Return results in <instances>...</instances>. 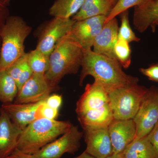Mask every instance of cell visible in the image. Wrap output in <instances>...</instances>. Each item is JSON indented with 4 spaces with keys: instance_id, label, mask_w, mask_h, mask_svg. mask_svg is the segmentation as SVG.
Segmentation results:
<instances>
[{
    "instance_id": "obj_1",
    "label": "cell",
    "mask_w": 158,
    "mask_h": 158,
    "mask_svg": "<svg viewBox=\"0 0 158 158\" xmlns=\"http://www.w3.org/2000/svg\"><path fill=\"white\" fill-rule=\"evenodd\" d=\"M83 57L79 85L82 86L86 77L91 76L107 91L138 84L137 77L126 73L117 60L94 52L91 49H83Z\"/></svg>"
},
{
    "instance_id": "obj_2",
    "label": "cell",
    "mask_w": 158,
    "mask_h": 158,
    "mask_svg": "<svg viewBox=\"0 0 158 158\" xmlns=\"http://www.w3.org/2000/svg\"><path fill=\"white\" fill-rule=\"evenodd\" d=\"M76 112L84 131L108 127L114 118L107 91L96 81L86 85Z\"/></svg>"
},
{
    "instance_id": "obj_3",
    "label": "cell",
    "mask_w": 158,
    "mask_h": 158,
    "mask_svg": "<svg viewBox=\"0 0 158 158\" xmlns=\"http://www.w3.org/2000/svg\"><path fill=\"white\" fill-rule=\"evenodd\" d=\"M83 57V49L67 34L57 43L50 55L49 66L44 74L55 90L65 76L77 73Z\"/></svg>"
},
{
    "instance_id": "obj_4",
    "label": "cell",
    "mask_w": 158,
    "mask_h": 158,
    "mask_svg": "<svg viewBox=\"0 0 158 158\" xmlns=\"http://www.w3.org/2000/svg\"><path fill=\"white\" fill-rule=\"evenodd\" d=\"M69 121L40 118L23 130L16 148L23 152L34 154L70 129Z\"/></svg>"
},
{
    "instance_id": "obj_5",
    "label": "cell",
    "mask_w": 158,
    "mask_h": 158,
    "mask_svg": "<svg viewBox=\"0 0 158 158\" xmlns=\"http://www.w3.org/2000/svg\"><path fill=\"white\" fill-rule=\"evenodd\" d=\"M31 27L19 16H9L0 33V70H6L24 56V43Z\"/></svg>"
},
{
    "instance_id": "obj_6",
    "label": "cell",
    "mask_w": 158,
    "mask_h": 158,
    "mask_svg": "<svg viewBox=\"0 0 158 158\" xmlns=\"http://www.w3.org/2000/svg\"><path fill=\"white\" fill-rule=\"evenodd\" d=\"M147 90L138 83L108 91L113 118L133 119Z\"/></svg>"
},
{
    "instance_id": "obj_7",
    "label": "cell",
    "mask_w": 158,
    "mask_h": 158,
    "mask_svg": "<svg viewBox=\"0 0 158 158\" xmlns=\"http://www.w3.org/2000/svg\"><path fill=\"white\" fill-rule=\"evenodd\" d=\"M136 125L135 139L147 136L158 122V88H148L135 116L133 118Z\"/></svg>"
},
{
    "instance_id": "obj_8",
    "label": "cell",
    "mask_w": 158,
    "mask_h": 158,
    "mask_svg": "<svg viewBox=\"0 0 158 158\" xmlns=\"http://www.w3.org/2000/svg\"><path fill=\"white\" fill-rule=\"evenodd\" d=\"M83 135L78 127L72 125L68 131L43 147L34 156L36 158H61L66 153L74 154L81 147L80 141Z\"/></svg>"
},
{
    "instance_id": "obj_9",
    "label": "cell",
    "mask_w": 158,
    "mask_h": 158,
    "mask_svg": "<svg viewBox=\"0 0 158 158\" xmlns=\"http://www.w3.org/2000/svg\"><path fill=\"white\" fill-rule=\"evenodd\" d=\"M75 22L72 18L54 17L43 29L36 48L50 56L57 43L68 34Z\"/></svg>"
},
{
    "instance_id": "obj_10",
    "label": "cell",
    "mask_w": 158,
    "mask_h": 158,
    "mask_svg": "<svg viewBox=\"0 0 158 158\" xmlns=\"http://www.w3.org/2000/svg\"><path fill=\"white\" fill-rule=\"evenodd\" d=\"M107 16H95L75 21L67 35L83 49H91L94 40L105 24Z\"/></svg>"
},
{
    "instance_id": "obj_11",
    "label": "cell",
    "mask_w": 158,
    "mask_h": 158,
    "mask_svg": "<svg viewBox=\"0 0 158 158\" xmlns=\"http://www.w3.org/2000/svg\"><path fill=\"white\" fill-rule=\"evenodd\" d=\"M55 90L44 74L34 73L19 90L13 103H34L45 100Z\"/></svg>"
},
{
    "instance_id": "obj_12",
    "label": "cell",
    "mask_w": 158,
    "mask_h": 158,
    "mask_svg": "<svg viewBox=\"0 0 158 158\" xmlns=\"http://www.w3.org/2000/svg\"><path fill=\"white\" fill-rule=\"evenodd\" d=\"M113 154H120L135 138L136 127L133 119L113 118L108 127Z\"/></svg>"
},
{
    "instance_id": "obj_13",
    "label": "cell",
    "mask_w": 158,
    "mask_h": 158,
    "mask_svg": "<svg viewBox=\"0 0 158 158\" xmlns=\"http://www.w3.org/2000/svg\"><path fill=\"white\" fill-rule=\"evenodd\" d=\"M86 152L96 158H106L113 153L108 127L84 130Z\"/></svg>"
},
{
    "instance_id": "obj_14",
    "label": "cell",
    "mask_w": 158,
    "mask_h": 158,
    "mask_svg": "<svg viewBox=\"0 0 158 158\" xmlns=\"http://www.w3.org/2000/svg\"><path fill=\"white\" fill-rule=\"evenodd\" d=\"M23 130L13 123L2 108L0 109V158H7L17 148Z\"/></svg>"
},
{
    "instance_id": "obj_15",
    "label": "cell",
    "mask_w": 158,
    "mask_h": 158,
    "mask_svg": "<svg viewBox=\"0 0 158 158\" xmlns=\"http://www.w3.org/2000/svg\"><path fill=\"white\" fill-rule=\"evenodd\" d=\"M118 22L116 18L105 23L94 40V52L116 60L114 48L118 39Z\"/></svg>"
},
{
    "instance_id": "obj_16",
    "label": "cell",
    "mask_w": 158,
    "mask_h": 158,
    "mask_svg": "<svg viewBox=\"0 0 158 158\" xmlns=\"http://www.w3.org/2000/svg\"><path fill=\"white\" fill-rule=\"evenodd\" d=\"M133 21L135 28L140 33L149 28L155 32L158 26V0H148L135 7Z\"/></svg>"
},
{
    "instance_id": "obj_17",
    "label": "cell",
    "mask_w": 158,
    "mask_h": 158,
    "mask_svg": "<svg viewBox=\"0 0 158 158\" xmlns=\"http://www.w3.org/2000/svg\"><path fill=\"white\" fill-rule=\"evenodd\" d=\"M42 101L34 103L17 104L12 102L3 104L2 108L11 121L23 130L36 120L35 113Z\"/></svg>"
},
{
    "instance_id": "obj_18",
    "label": "cell",
    "mask_w": 158,
    "mask_h": 158,
    "mask_svg": "<svg viewBox=\"0 0 158 158\" xmlns=\"http://www.w3.org/2000/svg\"><path fill=\"white\" fill-rule=\"evenodd\" d=\"M113 6L110 0H85L81 9L71 18L79 21L100 15L107 17Z\"/></svg>"
},
{
    "instance_id": "obj_19",
    "label": "cell",
    "mask_w": 158,
    "mask_h": 158,
    "mask_svg": "<svg viewBox=\"0 0 158 158\" xmlns=\"http://www.w3.org/2000/svg\"><path fill=\"white\" fill-rule=\"evenodd\" d=\"M120 154L123 158H155L147 136L135 139Z\"/></svg>"
},
{
    "instance_id": "obj_20",
    "label": "cell",
    "mask_w": 158,
    "mask_h": 158,
    "mask_svg": "<svg viewBox=\"0 0 158 158\" xmlns=\"http://www.w3.org/2000/svg\"><path fill=\"white\" fill-rule=\"evenodd\" d=\"M85 0H56L49 10L54 17L69 19L81 9Z\"/></svg>"
},
{
    "instance_id": "obj_21",
    "label": "cell",
    "mask_w": 158,
    "mask_h": 158,
    "mask_svg": "<svg viewBox=\"0 0 158 158\" xmlns=\"http://www.w3.org/2000/svg\"><path fill=\"white\" fill-rule=\"evenodd\" d=\"M18 93L16 82L6 70H0V102L12 103Z\"/></svg>"
},
{
    "instance_id": "obj_22",
    "label": "cell",
    "mask_w": 158,
    "mask_h": 158,
    "mask_svg": "<svg viewBox=\"0 0 158 158\" xmlns=\"http://www.w3.org/2000/svg\"><path fill=\"white\" fill-rule=\"evenodd\" d=\"M28 64L33 72L35 73L45 74L49 66V56L46 55L39 50L27 53Z\"/></svg>"
},
{
    "instance_id": "obj_23",
    "label": "cell",
    "mask_w": 158,
    "mask_h": 158,
    "mask_svg": "<svg viewBox=\"0 0 158 158\" xmlns=\"http://www.w3.org/2000/svg\"><path fill=\"white\" fill-rule=\"evenodd\" d=\"M114 53L122 67L127 69L130 67L131 62V50L129 43L118 38L114 46Z\"/></svg>"
},
{
    "instance_id": "obj_24",
    "label": "cell",
    "mask_w": 158,
    "mask_h": 158,
    "mask_svg": "<svg viewBox=\"0 0 158 158\" xmlns=\"http://www.w3.org/2000/svg\"><path fill=\"white\" fill-rule=\"evenodd\" d=\"M121 25L118 28V38L125 40L129 43L139 42L140 38L136 36L132 30L129 20L128 11H126L120 15Z\"/></svg>"
},
{
    "instance_id": "obj_25",
    "label": "cell",
    "mask_w": 158,
    "mask_h": 158,
    "mask_svg": "<svg viewBox=\"0 0 158 158\" xmlns=\"http://www.w3.org/2000/svg\"><path fill=\"white\" fill-rule=\"evenodd\" d=\"M148 1V0H118L107 17L105 23L116 18L122 12L127 11L130 8L141 6Z\"/></svg>"
},
{
    "instance_id": "obj_26",
    "label": "cell",
    "mask_w": 158,
    "mask_h": 158,
    "mask_svg": "<svg viewBox=\"0 0 158 158\" xmlns=\"http://www.w3.org/2000/svg\"><path fill=\"white\" fill-rule=\"evenodd\" d=\"M45 100L42 101L37 108L35 114V118L36 119L40 118L56 119L59 116V110L49 106L46 104Z\"/></svg>"
},
{
    "instance_id": "obj_27",
    "label": "cell",
    "mask_w": 158,
    "mask_h": 158,
    "mask_svg": "<svg viewBox=\"0 0 158 158\" xmlns=\"http://www.w3.org/2000/svg\"><path fill=\"white\" fill-rule=\"evenodd\" d=\"M34 73L31 70L28 64L27 60L26 61L23 65L22 69L20 73L19 77L16 82L18 88L19 90L22 87L26 82L31 78Z\"/></svg>"
},
{
    "instance_id": "obj_28",
    "label": "cell",
    "mask_w": 158,
    "mask_h": 158,
    "mask_svg": "<svg viewBox=\"0 0 158 158\" xmlns=\"http://www.w3.org/2000/svg\"><path fill=\"white\" fill-rule=\"evenodd\" d=\"M139 71L150 81L158 82V63L152 64L147 68H140Z\"/></svg>"
},
{
    "instance_id": "obj_29",
    "label": "cell",
    "mask_w": 158,
    "mask_h": 158,
    "mask_svg": "<svg viewBox=\"0 0 158 158\" xmlns=\"http://www.w3.org/2000/svg\"><path fill=\"white\" fill-rule=\"evenodd\" d=\"M147 137L152 145L155 158H158V122Z\"/></svg>"
},
{
    "instance_id": "obj_30",
    "label": "cell",
    "mask_w": 158,
    "mask_h": 158,
    "mask_svg": "<svg viewBox=\"0 0 158 158\" xmlns=\"http://www.w3.org/2000/svg\"><path fill=\"white\" fill-rule=\"evenodd\" d=\"M46 104L53 109L59 110L62 105V95L57 94L50 95L45 100Z\"/></svg>"
},
{
    "instance_id": "obj_31",
    "label": "cell",
    "mask_w": 158,
    "mask_h": 158,
    "mask_svg": "<svg viewBox=\"0 0 158 158\" xmlns=\"http://www.w3.org/2000/svg\"><path fill=\"white\" fill-rule=\"evenodd\" d=\"M9 15V10L8 6L3 2L2 0H0V33L3 26L6 23ZM1 46V39L0 37V48Z\"/></svg>"
},
{
    "instance_id": "obj_32",
    "label": "cell",
    "mask_w": 158,
    "mask_h": 158,
    "mask_svg": "<svg viewBox=\"0 0 158 158\" xmlns=\"http://www.w3.org/2000/svg\"><path fill=\"white\" fill-rule=\"evenodd\" d=\"M7 158H36L34 154L26 153L16 148Z\"/></svg>"
},
{
    "instance_id": "obj_33",
    "label": "cell",
    "mask_w": 158,
    "mask_h": 158,
    "mask_svg": "<svg viewBox=\"0 0 158 158\" xmlns=\"http://www.w3.org/2000/svg\"><path fill=\"white\" fill-rule=\"evenodd\" d=\"M74 158H96L90 155L86 151L83 152L81 154Z\"/></svg>"
},
{
    "instance_id": "obj_34",
    "label": "cell",
    "mask_w": 158,
    "mask_h": 158,
    "mask_svg": "<svg viewBox=\"0 0 158 158\" xmlns=\"http://www.w3.org/2000/svg\"><path fill=\"white\" fill-rule=\"evenodd\" d=\"M106 158H123L120 154H112L111 155L109 156Z\"/></svg>"
},
{
    "instance_id": "obj_35",
    "label": "cell",
    "mask_w": 158,
    "mask_h": 158,
    "mask_svg": "<svg viewBox=\"0 0 158 158\" xmlns=\"http://www.w3.org/2000/svg\"><path fill=\"white\" fill-rule=\"evenodd\" d=\"M2 1H3V2L5 3V4L8 6L11 0H2Z\"/></svg>"
},
{
    "instance_id": "obj_36",
    "label": "cell",
    "mask_w": 158,
    "mask_h": 158,
    "mask_svg": "<svg viewBox=\"0 0 158 158\" xmlns=\"http://www.w3.org/2000/svg\"><path fill=\"white\" fill-rule=\"evenodd\" d=\"M110 1H111V2L113 3V5H114V6H115V4H116V3L117 2L118 0H110Z\"/></svg>"
}]
</instances>
